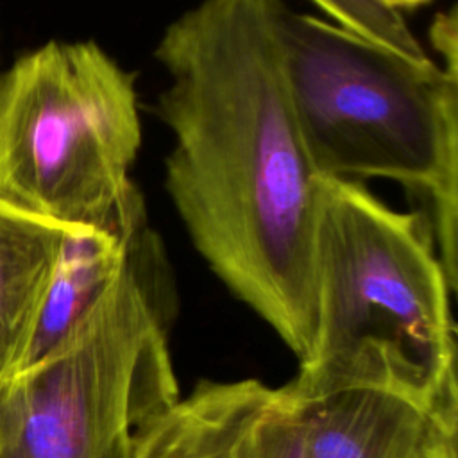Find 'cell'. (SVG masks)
<instances>
[{
    "instance_id": "cell-3",
    "label": "cell",
    "mask_w": 458,
    "mask_h": 458,
    "mask_svg": "<svg viewBox=\"0 0 458 458\" xmlns=\"http://www.w3.org/2000/svg\"><path fill=\"white\" fill-rule=\"evenodd\" d=\"M444 66L411 59L333 21L281 5L283 75L308 159L324 177L399 182L426 213L456 292V7L429 29Z\"/></svg>"
},
{
    "instance_id": "cell-7",
    "label": "cell",
    "mask_w": 458,
    "mask_h": 458,
    "mask_svg": "<svg viewBox=\"0 0 458 458\" xmlns=\"http://www.w3.org/2000/svg\"><path fill=\"white\" fill-rule=\"evenodd\" d=\"M304 458H420L438 429H458L376 388L299 401Z\"/></svg>"
},
{
    "instance_id": "cell-11",
    "label": "cell",
    "mask_w": 458,
    "mask_h": 458,
    "mask_svg": "<svg viewBox=\"0 0 458 458\" xmlns=\"http://www.w3.org/2000/svg\"><path fill=\"white\" fill-rule=\"evenodd\" d=\"M420 458H458L456 454V429H438Z\"/></svg>"
},
{
    "instance_id": "cell-1",
    "label": "cell",
    "mask_w": 458,
    "mask_h": 458,
    "mask_svg": "<svg viewBox=\"0 0 458 458\" xmlns=\"http://www.w3.org/2000/svg\"><path fill=\"white\" fill-rule=\"evenodd\" d=\"M281 0H202L163 30L165 186L208 267L306 361L317 336V172L290 106Z\"/></svg>"
},
{
    "instance_id": "cell-10",
    "label": "cell",
    "mask_w": 458,
    "mask_h": 458,
    "mask_svg": "<svg viewBox=\"0 0 458 458\" xmlns=\"http://www.w3.org/2000/svg\"><path fill=\"white\" fill-rule=\"evenodd\" d=\"M326 13L335 25L395 50L411 59H428L408 27L403 13L388 7L383 0H310Z\"/></svg>"
},
{
    "instance_id": "cell-5",
    "label": "cell",
    "mask_w": 458,
    "mask_h": 458,
    "mask_svg": "<svg viewBox=\"0 0 458 458\" xmlns=\"http://www.w3.org/2000/svg\"><path fill=\"white\" fill-rule=\"evenodd\" d=\"M134 77L95 41H48L0 77V200L75 227L145 209Z\"/></svg>"
},
{
    "instance_id": "cell-8",
    "label": "cell",
    "mask_w": 458,
    "mask_h": 458,
    "mask_svg": "<svg viewBox=\"0 0 458 458\" xmlns=\"http://www.w3.org/2000/svg\"><path fill=\"white\" fill-rule=\"evenodd\" d=\"M72 227L0 200V379L25 354Z\"/></svg>"
},
{
    "instance_id": "cell-6",
    "label": "cell",
    "mask_w": 458,
    "mask_h": 458,
    "mask_svg": "<svg viewBox=\"0 0 458 458\" xmlns=\"http://www.w3.org/2000/svg\"><path fill=\"white\" fill-rule=\"evenodd\" d=\"M134 458H304L301 403L286 385L202 379L143 429Z\"/></svg>"
},
{
    "instance_id": "cell-12",
    "label": "cell",
    "mask_w": 458,
    "mask_h": 458,
    "mask_svg": "<svg viewBox=\"0 0 458 458\" xmlns=\"http://www.w3.org/2000/svg\"><path fill=\"white\" fill-rule=\"evenodd\" d=\"M388 7L399 11V13H404V11H411V9H419L426 4H429L431 0H383Z\"/></svg>"
},
{
    "instance_id": "cell-9",
    "label": "cell",
    "mask_w": 458,
    "mask_h": 458,
    "mask_svg": "<svg viewBox=\"0 0 458 458\" xmlns=\"http://www.w3.org/2000/svg\"><path fill=\"white\" fill-rule=\"evenodd\" d=\"M145 218L147 209L107 229L72 227L66 233L32 336L16 370L41 358L70 331L114 276L129 234Z\"/></svg>"
},
{
    "instance_id": "cell-4",
    "label": "cell",
    "mask_w": 458,
    "mask_h": 458,
    "mask_svg": "<svg viewBox=\"0 0 458 458\" xmlns=\"http://www.w3.org/2000/svg\"><path fill=\"white\" fill-rule=\"evenodd\" d=\"M174 310L172 267L145 218L70 331L0 379V458H134L143 429L179 399Z\"/></svg>"
},
{
    "instance_id": "cell-2",
    "label": "cell",
    "mask_w": 458,
    "mask_h": 458,
    "mask_svg": "<svg viewBox=\"0 0 458 458\" xmlns=\"http://www.w3.org/2000/svg\"><path fill=\"white\" fill-rule=\"evenodd\" d=\"M317 336L286 385L299 401L395 394L458 426L454 293L422 209L397 211L352 179H317Z\"/></svg>"
}]
</instances>
